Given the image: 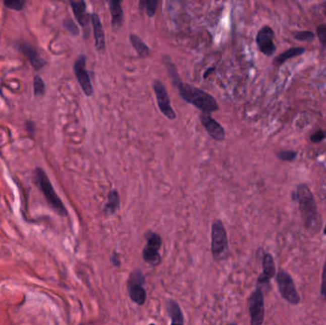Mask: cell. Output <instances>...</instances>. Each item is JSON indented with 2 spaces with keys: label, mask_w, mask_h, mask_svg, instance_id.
<instances>
[{
  "label": "cell",
  "mask_w": 326,
  "mask_h": 325,
  "mask_svg": "<svg viewBox=\"0 0 326 325\" xmlns=\"http://www.w3.org/2000/svg\"><path fill=\"white\" fill-rule=\"evenodd\" d=\"M168 71L170 73V77L173 79L174 84L177 86L179 94L183 98L184 101L195 106L203 114H211L219 110V104L214 99V96L204 92L201 89H198L195 86L184 83L178 76L176 67L173 65L170 60L167 62Z\"/></svg>",
  "instance_id": "obj_1"
},
{
  "label": "cell",
  "mask_w": 326,
  "mask_h": 325,
  "mask_svg": "<svg viewBox=\"0 0 326 325\" xmlns=\"http://www.w3.org/2000/svg\"><path fill=\"white\" fill-rule=\"evenodd\" d=\"M296 200L299 203L300 215L306 229L315 230L317 227V204L308 186L300 183L296 191Z\"/></svg>",
  "instance_id": "obj_2"
},
{
  "label": "cell",
  "mask_w": 326,
  "mask_h": 325,
  "mask_svg": "<svg viewBox=\"0 0 326 325\" xmlns=\"http://www.w3.org/2000/svg\"><path fill=\"white\" fill-rule=\"evenodd\" d=\"M34 177H35V181L38 184L40 190L42 191L43 195L46 198L47 202L58 214L62 215V216H66L68 214L67 209L63 204L60 197L58 196V194L56 193L55 189L51 185V181L47 177L46 173L43 171L41 168H36L35 173H34Z\"/></svg>",
  "instance_id": "obj_3"
},
{
  "label": "cell",
  "mask_w": 326,
  "mask_h": 325,
  "mask_svg": "<svg viewBox=\"0 0 326 325\" xmlns=\"http://www.w3.org/2000/svg\"><path fill=\"white\" fill-rule=\"evenodd\" d=\"M211 250L214 260L222 261L229 256L227 232L221 220H215L211 230Z\"/></svg>",
  "instance_id": "obj_4"
},
{
  "label": "cell",
  "mask_w": 326,
  "mask_h": 325,
  "mask_svg": "<svg viewBox=\"0 0 326 325\" xmlns=\"http://www.w3.org/2000/svg\"><path fill=\"white\" fill-rule=\"evenodd\" d=\"M146 244L142 250V258L149 265L157 266L161 263L159 250L162 246L161 237L153 231L146 232Z\"/></svg>",
  "instance_id": "obj_5"
},
{
  "label": "cell",
  "mask_w": 326,
  "mask_h": 325,
  "mask_svg": "<svg viewBox=\"0 0 326 325\" xmlns=\"http://www.w3.org/2000/svg\"><path fill=\"white\" fill-rule=\"evenodd\" d=\"M144 283L145 277L141 272V270H135L130 275L127 283L129 297L133 302H135L139 306L144 305L147 300V293L144 288Z\"/></svg>",
  "instance_id": "obj_6"
},
{
  "label": "cell",
  "mask_w": 326,
  "mask_h": 325,
  "mask_svg": "<svg viewBox=\"0 0 326 325\" xmlns=\"http://www.w3.org/2000/svg\"><path fill=\"white\" fill-rule=\"evenodd\" d=\"M276 281L278 283V288H279L280 294L284 300L288 301L290 304H293V305H297L300 303V295L296 289V286H295V283L292 279L291 275L288 274L287 272L281 269L277 275Z\"/></svg>",
  "instance_id": "obj_7"
},
{
  "label": "cell",
  "mask_w": 326,
  "mask_h": 325,
  "mask_svg": "<svg viewBox=\"0 0 326 325\" xmlns=\"http://www.w3.org/2000/svg\"><path fill=\"white\" fill-rule=\"evenodd\" d=\"M249 312L251 317V325H262L264 321V298L261 288L257 287L251 294L248 300Z\"/></svg>",
  "instance_id": "obj_8"
},
{
  "label": "cell",
  "mask_w": 326,
  "mask_h": 325,
  "mask_svg": "<svg viewBox=\"0 0 326 325\" xmlns=\"http://www.w3.org/2000/svg\"><path fill=\"white\" fill-rule=\"evenodd\" d=\"M153 88H154V94H155V97H156L157 106H158L160 112L168 120H176L177 115H176V112L174 111V109L172 108L170 98H169V95H168L165 86L163 85V83L160 80L156 79L154 81Z\"/></svg>",
  "instance_id": "obj_9"
},
{
  "label": "cell",
  "mask_w": 326,
  "mask_h": 325,
  "mask_svg": "<svg viewBox=\"0 0 326 325\" xmlns=\"http://www.w3.org/2000/svg\"><path fill=\"white\" fill-rule=\"evenodd\" d=\"M74 72L77 77V81L81 87V89L83 90L84 94L87 96L93 95L94 89H93L90 76L86 70V57L84 55H81L77 58L75 64H74Z\"/></svg>",
  "instance_id": "obj_10"
},
{
  "label": "cell",
  "mask_w": 326,
  "mask_h": 325,
  "mask_svg": "<svg viewBox=\"0 0 326 325\" xmlns=\"http://www.w3.org/2000/svg\"><path fill=\"white\" fill-rule=\"evenodd\" d=\"M275 33L269 26H263L257 34L256 41L259 51L267 57H271L277 50L274 43Z\"/></svg>",
  "instance_id": "obj_11"
},
{
  "label": "cell",
  "mask_w": 326,
  "mask_h": 325,
  "mask_svg": "<svg viewBox=\"0 0 326 325\" xmlns=\"http://www.w3.org/2000/svg\"><path fill=\"white\" fill-rule=\"evenodd\" d=\"M199 120L209 136L216 141H223L225 138V131L223 126L214 120L209 114H201Z\"/></svg>",
  "instance_id": "obj_12"
},
{
  "label": "cell",
  "mask_w": 326,
  "mask_h": 325,
  "mask_svg": "<svg viewBox=\"0 0 326 325\" xmlns=\"http://www.w3.org/2000/svg\"><path fill=\"white\" fill-rule=\"evenodd\" d=\"M262 269H263V272L259 275V277L257 279L258 287H260L261 285L269 284L270 280L272 278H274V276L276 275V266H275L274 258L271 256V254L267 253L263 256Z\"/></svg>",
  "instance_id": "obj_13"
},
{
  "label": "cell",
  "mask_w": 326,
  "mask_h": 325,
  "mask_svg": "<svg viewBox=\"0 0 326 325\" xmlns=\"http://www.w3.org/2000/svg\"><path fill=\"white\" fill-rule=\"evenodd\" d=\"M91 23L93 25L94 35V45L98 51H103L106 48V40H105V33L103 29L102 23L97 14H92L91 16Z\"/></svg>",
  "instance_id": "obj_14"
},
{
  "label": "cell",
  "mask_w": 326,
  "mask_h": 325,
  "mask_svg": "<svg viewBox=\"0 0 326 325\" xmlns=\"http://www.w3.org/2000/svg\"><path fill=\"white\" fill-rule=\"evenodd\" d=\"M19 49L25 55L26 58L29 60L30 63L35 70L42 68L46 64V61L43 60L41 56L38 53V51H36V49L32 45L22 43L19 45Z\"/></svg>",
  "instance_id": "obj_15"
},
{
  "label": "cell",
  "mask_w": 326,
  "mask_h": 325,
  "mask_svg": "<svg viewBox=\"0 0 326 325\" xmlns=\"http://www.w3.org/2000/svg\"><path fill=\"white\" fill-rule=\"evenodd\" d=\"M73 13L77 18V22L88 31V25L91 22V17L86 12V3L84 1H72L71 3ZM89 32V31H88Z\"/></svg>",
  "instance_id": "obj_16"
},
{
  "label": "cell",
  "mask_w": 326,
  "mask_h": 325,
  "mask_svg": "<svg viewBox=\"0 0 326 325\" xmlns=\"http://www.w3.org/2000/svg\"><path fill=\"white\" fill-rule=\"evenodd\" d=\"M166 310L171 318V325H184V316L182 310L176 300H168L166 303Z\"/></svg>",
  "instance_id": "obj_17"
},
{
  "label": "cell",
  "mask_w": 326,
  "mask_h": 325,
  "mask_svg": "<svg viewBox=\"0 0 326 325\" xmlns=\"http://www.w3.org/2000/svg\"><path fill=\"white\" fill-rule=\"evenodd\" d=\"M109 6L112 15V27L115 30H119L123 23V10L121 7V2L112 0L109 1Z\"/></svg>",
  "instance_id": "obj_18"
},
{
  "label": "cell",
  "mask_w": 326,
  "mask_h": 325,
  "mask_svg": "<svg viewBox=\"0 0 326 325\" xmlns=\"http://www.w3.org/2000/svg\"><path fill=\"white\" fill-rule=\"evenodd\" d=\"M305 51V49L302 47H294V48H290L286 51H283L281 55H279L278 57H276L273 61V64L276 66H281L283 65V63H285L288 60H291L295 57H299L300 55H302Z\"/></svg>",
  "instance_id": "obj_19"
},
{
  "label": "cell",
  "mask_w": 326,
  "mask_h": 325,
  "mask_svg": "<svg viewBox=\"0 0 326 325\" xmlns=\"http://www.w3.org/2000/svg\"><path fill=\"white\" fill-rule=\"evenodd\" d=\"M120 194L117 190H112L108 194V201L104 207V212L106 214H114L120 209Z\"/></svg>",
  "instance_id": "obj_20"
},
{
  "label": "cell",
  "mask_w": 326,
  "mask_h": 325,
  "mask_svg": "<svg viewBox=\"0 0 326 325\" xmlns=\"http://www.w3.org/2000/svg\"><path fill=\"white\" fill-rule=\"evenodd\" d=\"M130 41H131V44L133 45L134 49L137 51V55L140 58L145 59V58H147L150 55V52H151L150 48L146 45L144 41L138 35H137V34H130Z\"/></svg>",
  "instance_id": "obj_21"
},
{
  "label": "cell",
  "mask_w": 326,
  "mask_h": 325,
  "mask_svg": "<svg viewBox=\"0 0 326 325\" xmlns=\"http://www.w3.org/2000/svg\"><path fill=\"white\" fill-rule=\"evenodd\" d=\"M158 2L154 0H148V1H141L139 2V7L141 9H144L148 15V17H153L156 11V6Z\"/></svg>",
  "instance_id": "obj_22"
},
{
  "label": "cell",
  "mask_w": 326,
  "mask_h": 325,
  "mask_svg": "<svg viewBox=\"0 0 326 325\" xmlns=\"http://www.w3.org/2000/svg\"><path fill=\"white\" fill-rule=\"evenodd\" d=\"M297 155H298V153L295 151H291V150H282L277 153V156L279 159H281L282 161H287V162L295 160Z\"/></svg>",
  "instance_id": "obj_23"
},
{
  "label": "cell",
  "mask_w": 326,
  "mask_h": 325,
  "mask_svg": "<svg viewBox=\"0 0 326 325\" xmlns=\"http://www.w3.org/2000/svg\"><path fill=\"white\" fill-rule=\"evenodd\" d=\"M293 36L299 41H312L315 38V34L311 31H300L293 33Z\"/></svg>",
  "instance_id": "obj_24"
},
{
  "label": "cell",
  "mask_w": 326,
  "mask_h": 325,
  "mask_svg": "<svg viewBox=\"0 0 326 325\" xmlns=\"http://www.w3.org/2000/svg\"><path fill=\"white\" fill-rule=\"evenodd\" d=\"M45 83L42 78L38 76L34 77V91L35 95H43L45 94Z\"/></svg>",
  "instance_id": "obj_25"
},
{
  "label": "cell",
  "mask_w": 326,
  "mask_h": 325,
  "mask_svg": "<svg viewBox=\"0 0 326 325\" xmlns=\"http://www.w3.org/2000/svg\"><path fill=\"white\" fill-rule=\"evenodd\" d=\"M316 34L321 45L326 46V24H319L317 26Z\"/></svg>",
  "instance_id": "obj_26"
},
{
  "label": "cell",
  "mask_w": 326,
  "mask_h": 325,
  "mask_svg": "<svg viewBox=\"0 0 326 325\" xmlns=\"http://www.w3.org/2000/svg\"><path fill=\"white\" fill-rule=\"evenodd\" d=\"M64 27L68 30L69 32L73 35H78L79 34V30L77 24L74 22V20H72L71 18H67L64 21Z\"/></svg>",
  "instance_id": "obj_27"
},
{
  "label": "cell",
  "mask_w": 326,
  "mask_h": 325,
  "mask_svg": "<svg viewBox=\"0 0 326 325\" xmlns=\"http://www.w3.org/2000/svg\"><path fill=\"white\" fill-rule=\"evenodd\" d=\"M4 4L9 9L16 10V11H20V10H22L23 7H24L25 2L24 1H19V0H12V1H5Z\"/></svg>",
  "instance_id": "obj_28"
},
{
  "label": "cell",
  "mask_w": 326,
  "mask_h": 325,
  "mask_svg": "<svg viewBox=\"0 0 326 325\" xmlns=\"http://www.w3.org/2000/svg\"><path fill=\"white\" fill-rule=\"evenodd\" d=\"M325 132H323L322 130H317L316 133H314L313 135H311L310 140H311L313 143H317V142L322 141V140L325 138Z\"/></svg>",
  "instance_id": "obj_29"
},
{
  "label": "cell",
  "mask_w": 326,
  "mask_h": 325,
  "mask_svg": "<svg viewBox=\"0 0 326 325\" xmlns=\"http://www.w3.org/2000/svg\"><path fill=\"white\" fill-rule=\"evenodd\" d=\"M320 293H321L322 297H323L326 300V260L325 263H324V266H323V270H322L321 285H320Z\"/></svg>",
  "instance_id": "obj_30"
},
{
  "label": "cell",
  "mask_w": 326,
  "mask_h": 325,
  "mask_svg": "<svg viewBox=\"0 0 326 325\" xmlns=\"http://www.w3.org/2000/svg\"><path fill=\"white\" fill-rule=\"evenodd\" d=\"M111 261L112 263L115 266H120L121 264V261H120V256L117 253V252H114L113 255L111 257Z\"/></svg>",
  "instance_id": "obj_31"
},
{
  "label": "cell",
  "mask_w": 326,
  "mask_h": 325,
  "mask_svg": "<svg viewBox=\"0 0 326 325\" xmlns=\"http://www.w3.org/2000/svg\"><path fill=\"white\" fill-rule=\"evenodd\" d=\"M323 234L325 235L326 236V225H325V228H324V230H323Z\"/></svg>",
  "instance_id": "obj_32"
},
{
  "label": "cell",
  "mask_w": 326,
  "mask_h": 325,
  "mask_svg": "<svg viewBox=\"0 0 326 325\" xmlns=\"http://www.w3.org/2000/svg\"><path fill=\"white\" fill-rule=\"evenodd\" d=\"M149 325H155V324H154V323H153V322H152V323H150V324Z\"/></svg>",
  "instance_id": "obj_33"
},
{
  "label": "cell",
  "mask_w": 326,
  "mask_h": 325,
  "mask_svg": "<svg viewBox=\"0 0 326 325\" xmlns=\"http://www.w3.org/2000/svg\"><path fill=\"white\" fill-rule=\"evenodd\" d=\"M229 325H237V324H235V323H231V324H229Z\"/></svg>",
  "instance_id": "obj_34"
}]
</instances>
